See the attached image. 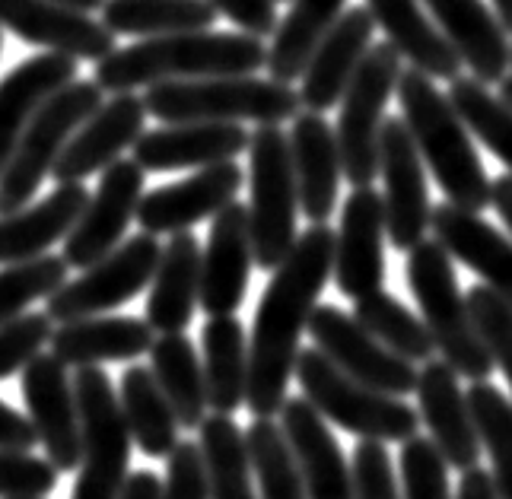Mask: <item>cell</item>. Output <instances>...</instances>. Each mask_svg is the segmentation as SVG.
<instances>
[{
	"label": "cell",
	"instance_id": "obj_14",
	"mask_svg": "<svg viewBox=\"0 0 512 499\" xmlns=\"http://www.w3.org/2000/svg\"><path fill=\"white\" fill-rule=\"evenodd\" d=\"M144 175L147 169L134 156L115 159L102 172L96 194H90L80 220L64 236V258L70 267L83 271L121 245L125 229L137 217V204L144 198Z\"/></svg>",
	"mask_w": 512,
	"mask_h": 499
},
{
	"label": "cell",
	"instance_id": "obj_50",
	"mask_svg": "<svg viewBox=\"0 0 512 499\" xmlns=\"http://www.w3.org/2000/svg\"><path fill=\"white\" fill-rule=\"evenodd\" d=\"M229 23H236L242 32H252L258 39L274 35L277 29V0H210Z\"/></svg>",
	"mask_w": 512,
	"mask_h": 499
},
{
	"label": "cell",
	"instance_id": "obj_10",
	"mask_svg": "<svg viewBox=\"0 0 512 499\" xmlns=\"http://www.w3.org/2000/svg\"><path fill=\"white\" fill-rule=\"evenodd\" d=\"M401 70V55L392 42L369 45L366 58L357 67V77L341 96L334 134H338L341 147L344 178L353 188L373 185V178L379 175V131L385 121V105L398 89Z\"/></svg>",
	"mask_w": 512,
	"mask_h": 499
},
{
	"label": "cell",
	"instance_id": "obj_12",
	"mask_svg": "<svg viewBox=\"0 0 512 499\" xmlns=\"http://www.w3.org/2000/svg\"><path fill=\"white\" fill-rule=\"evenodd\" d=\"M379 175L385 182V236L398 252H411L433 223L427 166L404 118H385L379 131Z\"/></svg>",
	"mask_w": 512,
	"mask_h": 499
},
{
	"label": "cell",
	"instance_id": "obj_40",
	"mask_svg": "<svg viewBox=\"0 0 512 499\" xmlns=\"http://www.w3.org/2000/svg\"><path fill=\"white\" fill-rule=\"evenodd\" d=\"M261 499H309L290 439L274 417H255L245 430Z\"/></svg>",
	"mask_w": 512,
	"mask_h": 499
},
{
	"label": "cell",
	"instance_id": "obj_31",
	"mask_svg": "<svg viewBox=\"0 0 512 499\" xmlns=\"http://www.w3.org/2000/svg\"><path fill=\"white\" fill-rule=\"evenodd\" d=\"M201 299V245L191 229L172 233L156 264L147 299V322L160 334L185 331Z\"/></svg>",
	"mask_w": 512,
	"mask_h": 499
},
{
	"label": "cell",
	"instance_id": "obj_32",
	"mask_svg": "<svg viewBox=\"0 0 512 499\" xmlns=\"http://www.w3.org/2000/svg\"><path fill=\"white\" fill-rule=\"evenodd\" d=\"M366 10L385 32V42H392L398 55L411 61V67L423 70L433 80L452 83L458 77L462 58L455 55L439 26L423 13L420 0H366Z\"/></svg>",
	"mask_w": 512,
	"mask_h": 499
},
{
	"label": "cell",
	"instance_id": "obj_13",
	"mask_svg": "<svg viewBox=\"0 0 512 499\" xmlns=\"http://www.w3.org/2000/svg\"><path fill=\"white\" fill-rule=\"evenodd\" d=\"M309 337L334 366H341L347 376L360 379L363 385L395 398L417 391L414 363L388 350L357 318L341 312L338 306H315L309 318Z\"/></svg>",
	"mask_w": 512,
	"mask_h": 499
},
{
	"label": "cell",
	"instance_id": "obj_4",
	"mask_svg": "<svg viewBox=\"0 0 512 499\" xmlns=\"http://www.w3.org/2000/svg\"><path fill=\"white\" fill-rule=\"evenodd\" d=\"M408 287L420 306L423 322H427L436 350L462 379L484 382L497 369L484 337L471 318L468 296L458 290L452 255L439 239H423L408 252L404 267Z\"/></svg>",
	"mask_w": 512,
	"mask_h": 499
},
{
	"label": "cell",
	"instance_id": "obj_7",
	"mask_svg": "<svg viewBox=\"0 0 512 499\" xmlns=\"http://www.w3.org/2000/svg\"><path fill=\"white\" fill-rule=\"evenodd\" d=\"M249 229L255 264L277 271L296 242V175L290 159V137L280 124H258L249 137Z\"/></svg>",
	"mask_w": 512,
	"mask_h": 499
},
{
	"label": "cell",
	"instance_id": "obj_17",
	"mask_svg": "<svg viewBox=\"0 0 512 499\" xmlns=\"http://www.w3.org/2000/svg\"><path fill=\"white\" fill-rule=\"evenodd\" d=\"M0 26L29 45L77 61H102L115 51V32L109 26L61 0H0Z\"/></svg>",
	"mask_w": 512,
	"mask_h": 499
},
{
	"label": "cell",
	"instance_id": "obj_49",
	"mask_svg": "<svg viewBox=\"0 0 512 499\" xmlns=\"http://www.w3.org/2000/svg\"><path fill=\"white\" fill-rule=\"evenodd\" d=\"M163 499H210L204 452L198 442H179L169 452Z\"/></svg>",
	"mask_w": 512,
	"mask_h": 499
},
{
	"label": "cell",
	"instance_id": "obj_56",
	"mask_svg": "<svg viewBox=\"0 0 512 499\" xmlns=\"http://www.w3.org/2000/svg\"><path fill=\"white\" fill-rule=\"evenodd\" d=\"M61 4H67V7H77V10H102V4L105 0H61Z\"/></svg>",
	"mask_w": 512,
	"mask_h": 499
},
{
	"label": "cell",
	"instance_id": "obj_2",
	"mask_svg": "<svg viewBox=\"0 0 512 499\" xmlns=\"http://www.w3.org/2000/svg\"><path fill=\"white\" fill-rule=\"evenodd\" d=\"M268 61V48L252 32H172L115 48L96 61V83L102 93H131L137 86L163 80L239 77L255 74Z\"/></svg>",
	"mask_w": 512,
	"mask_h": 499
},
{
	"label": "cell",
	"instance_id": "obj_48",
	"mask_svg": "<svg viewBox=\"0 0 512 499\" xmlns=\"http://www.w3.org/2000/svg\"><path fill=\"white\" fill-rule=\"evenodd\" d=\"M350 471H353V496L357 499H404L385 442L360 439L357 449H353Z\"/></svg>",
	"mask_w": 512,
	"mask_h": 499
},
{
	"label": "cell",
	"instance_id": "obj_36",
	"mask_svg": "<svg viewBox=\"0 0 512 499\" xmlns=\"http://www.w3.org/2000/svg\"><path fill=\"white\" fill-rule=\"evenodd\" d=\"M344 4L347 0H293L284 23H277L274 29V42L268 48V61H264L271 80L293 83L303 77L315 45L338 23Z\"/></svg>",
	"mask_w": 512,
	"mask_h": 499
},
{
	"label": "cell",
	"instance_id": "obj_42",
	"mask_svg": "<svg viewBox=\"0 0 512 499\" xmlns=\"http://www.w3.org/2000/svg\"><path fill=\"white\" fill-rule=\"evenodd\" d=\"M468 401L481 445L490 455V474L497 493L500 499H512V401L497 385H490V379L471 382Z\"/></svg>",
	"mask_w": 512,
	"mask_h": 499
},
{
	"label": "cell",
	"instance_id": "obj_23",
	"mask_svg": "<svg viewBox=\"0 0 512 499\" xmlns=\"http://www.w3.org/2000/svg\"><path fill=\"white\" fill-rule=\"evenodd\" d=\"M373 29V13L366 7H353L341 13L338 23L322 35L303 70V89H299V102L309 112H328L341 102L350 80L357 77L360 61L373 45Z\"/></svg>",
	"mask_w": 512,
	"mask_h": 499
},
{
	"label": "cell",
	"instance_id": "obj_37",
	"mask_svg": "<svg viewBox=\"0 0 512 499\" xmlns=\"http://www.w3.org/2000/svg\"><path fill=\"white\" fill-rule=\"evenodd\" d=\"M201 452L210 499H258L249 442L233 414H210L201 423Z\"/></svg>",
	"mask_w": 512,
	"mask_h": 499
},
{
	"label": "cell",
	"instance_id": "obj_34",
	"mask_svg": "<svg viewBox=\"0 0 512 499\" xmlns=\"http://www.w3.org/2000/svg\"><path fill=\"white\" fill-rule=\"evenodd\" d=\"M150 369L169 398L182 430H201L207 417V379L204 360L185 337V331L160 334L150 347Z\"/></svg>",
	"mask_w": 512,
	"mask_h": 499
},
{
	"label": "cell",
	"instance_id": "obj_1",
	"mask_svg": "<svg viewBox=\"0 0 512 499\" xmlns=\"http://www.w3.org/2000/svg\"><path fill=\"white\" fill-rule=\"evenodd\" d=\"M334 274V229L312 223L296 236L290 255L280 261L264 290L249 337V391L245 407L252 417H280L293 379L299 337L319 306L325 283Z\"/></svg>",
	"mask_w": 512,
	"mask_h": 499
},
{
	"label": "cell",
	"instance_id": "obj_51",
	"mask_svg": "<svg viewBox=\"0 0 512 499\" xmlns=\"http://www.w3.org/2000/svg\"><path fill=\"white\" fill-rule=\"evenodd\" d=\"M35 445H39V433H35L32 420L0 401V449L32 452Z\"/></svg>",
	"mask_w": 512,
	"mask_h": 499
},
{
	"label": "cell",
	"instance_id": "obj_45",
	"mask_svg": "<svg viewBox=\"0 0 512 499\" xmlns=\"http://www.w3.org/2000/svg\"><path fill=\"white\" fill-rule=\"evenodd\" d=\"M468 306L493 363H497V369L512 388V309L490 287H484V283L468 290Z\"/></svg>",
	"mask_w": 512,
	"mask_h": 499
},
{
	"label": "cell",
	"instance_id": "obj_47",
	"mask_svg": "<svg viewBox=\"0 0 512 499\" xmlns=\"http://www.w3.org/2000/svg\"><path fill=\"white\" fill-rule=\"evenodd\" d=\"M61 471L48 458H35L32 452L0 449V499H42L55 493Z\"/></svg>",
	"mask_w": 512,
	"mask_h": 499
},
{
	"label": "cell",
	"instance_id": "obj_30",
	"mask_svg": "<svg viewBox=\"0 0 512 499\" xmlns=\"http://www.w3.org/2000/svg\"><path fill=\"white\" fill-rule=\"evenodd\" d=\"M86 201H90V191L83 188V182H70L58 185L39 204L0 213V264L45 255L80 220Z\"/></svg>",
	"mask_w": 512,
	"mask_h": 499
},
{
	"label": "cell",
	"instance_id": "obj_26",
	"mask_svg": "<svg viewBox=\"0 0 512 499\" xmlns=\"http://www.w3.org/2000/svg\"><path fill=\"white\" fill-rule=\"evenodd\" d=\"M455 55L481 83H500L512 67L509 32L484 0H423Z\"/></svg>",
	"mask_w": 512,
	"mask_h": 499
},
{
	"label": "cell",
	"instance_id": "obj_6",
	"mask_svg": "<svg viewBox=\"0 0 512 499\" xmlns=\"http://www.w3.org/2000/svg\"><path fill=\"white\" fill-rule=\"evenodd\" d=\"M293 376L303 395L315 404V411L357 439H376L388 445L417 436L420 411L395 395H385V391L347 376L319 347L299 350Z\"/></svg>",
	"mask_w": 512,
	"mask_h": 499
},
{
	"label": "cell",
	"instance_id": "obj_9",
	"mask_svg": "<svg viewBox=\"0 0 512 499\" xmlns=\"http://www.w3.org/2000/svg\"><path fill=\"white\" fill-rule=\"evenodd\" d=\"M83 458L70 499H115L131 474V430L109 376L99 366H80L74 376Z\"/></svg>",
	"mask_w": 512,
	"mask_h": 499
},
{
	"label": "cell",
	"instance_id": "obj_29",
	"mask_svg": "<svg viewBox=\"0 0 512 499\" xmlns=\"http://www.w3.org/2000/svg\"><path fill=\"white\" fill-rule=\"evenodd\" d=\"M156 331L147 318L128 315H90L61 322L51 334V353L67 366H99V363H121L137 360L150 353Z\"/></svg>",
	"mask_w": 512,
	"mask_h": 499
},
{
	"label": "cell",
	"instance_id": "obj_35",
	"mask_svg": "<svg viewBox=\"0 0 512 499\" xmlns=\"http://www.w3.org/2000/svg\"><path fill=\"white\" fill-rule=\"evenodd\" d=\"M121 411H125L131 439L137 449L150 458H169V452L179 445V417H175L169 398L163 395L150 366H128L121 376L118 391Z\"/></svg>",
	"mask_w": 512,
	"mask_h": 499
},
{
	"label": "cell",
	"instance_id": "obj_27",
	"mask_svg": "<svg viewBox=\"0 0 512 499\" xmlns=\"http://www.w3.org/2000/svg\"><path fill=\"white\" fill-rule=\"evenodd\" d=\"M430 226L446 252L478 274L484 287H490L512 309V239L478 217V210H465L452 201L433 207Z\"/></svg>",
	"mask_w": 512,
	"mask_h": 499
},
{
	"label": "cell",
	"instance_id": "obj_8",
	"mask_svg": "<svg viewBox=\"0 0 512 499\" xmlns=\"http://www.w3.org/2000/svg\"><path fill=\"white\" fill-rule=\"evenodd\" d=\"M102 102V86L96 80H74L35 112L10 163L0 172V213H13L32 201L45 175L55 169L67 140Z\"/></svg>",
	"mask_w": 512,
	"mask_h": 499
},
{
	"label": "cell",
	"instance_id": "obj_11",
	"mask_svg": "<svg viewBox=\"0 0 512 499\" xmlns=\"http://www.w3.org/2000/svg\"><path fill=\"white\" fill-rule=\"evenodd\" d=\"M160 255L163 245L156 242L153 233L131 236L96 264L83 267L77 280H70L58 293H51L45 306L48 318L61 325L74 322V318H90L125 306V302H131L153 283Z\"/></svg>",
	"mask_w": 512,
	"mask_h": 499
},
{
	"label": "cell",
	"instance_id": "obj_54",
	"mask_svg": "<svg viewBox=\"0 0 512 499\" xmlns=\"http://www.w3.org/2000/svg\"><path fill=\"white\" fill-rule=\"evenodd\" d=\"M490 207L500 213V220L506 223L512 236V175L509 172L490 182Z\"/></svg>",
	"mask_w": 512,
	"mask_h": 499
},
{
	"label": "cell",
	"instance_id": "obj_21",
	"mask_svg": "<svg viewBox=\"0 0 512 499\" xmlns=\"http://www.w3.org/2000/svg\"><path fill=\"white\" fill-rule=\"evenodd\" d=\"M245 182V172L236 166V159H226L217 166H204L179 185H166L144 194L137 204V223L144 233L163 236V233H182L194 223H201L236 201V194Z\"/></svg>",
	"mask_w": 512,
	"mask_h": 499
},
{
	"label": "cell",
	"instance_id": "obj_58",
	"mask_svg": "<svg viewBox=\"0 0 512 499\" xmlns=\"http://www.w3.org/2000/svg\"><path fill=\"white\" fill-rule=\"evenodd\" d=\"M0 29H4V26H0ZM0 42H4V32H0Z\"/></svg>",
	"mask_w": 512,
	"mask_h": 499
},
{
	"label": "cell",
	"instance_id": "obj_46",
	"mask_svg": "<svg viewBox=\"0 0 512 499\" xmlns=\"http://www.w3.org/2000/svg\"><path fill=\"white\" fill-rule=\"evenodd\" d=\"M51 318L48 312H23L13 322L0 325V382L23 372L32 356H39L45 344H51Z\"/></svg>",
	"mask_w": 512,
	"mask_h": 499
},
{
	"label": "cell",
	"instance_id": "obj_39",
	"mask_svg": "<svg viewBox=\"0 0 512 499\" xmlns=\"http://www.w3.org/2000/svg\"><path fill=\"white\" fill-rule=\"evenodd\" d=\"M353 318H357L376 341H382L388 350L404 356V360H411V363L433 360L436 344H433V334H430L427 322L417 318L392 293L376 290V293L353 299Z\"/></svg>",
	"mask_w": 512,
	"mask_h": 499
},
{
	"label": "cell",
	"instance_id": "obj_22",
	"mask_svg": "<svg viewBox=\"0 0 512 499\" xmlns=\"http://www.w3.org/2000/svg\"><path fill=\"white\" fill-rule=\"evenodd\" d=\"M249 131L242 121H185L144 131L131 147V156L147 172L204 169L249 150Z\"/></svg>",
	"mask_w": 512,
	"mask_h": 499
},
{
	"label": "cell",
	"instance_id": "obj_52",
	"mask_svg": "<svg viewBox=\"0 0 512 499\" xmlns=\"http://www.w3.org/2000/svg\"><path fill=\"white\" fill-rule=\"evenodd\" d=\"M455 499H500L497 484H493V474L478 465L462 471V484H458Z\"/></svg>",
	"mask_w": 512,
	"mask_h": 499
},
{
	"label": "cell",
	"instance_id": "obj_19",
	"mask_svg": "<svg viewBox=\"0 0 512 499\" xmlns=\"http://www.w3.org/2000/svg\"><path fill=\"white\" fill-rule=\"evenodd\" d=\"M255 264L249 207L229 201L207 233V248H201V299L198 306L207 315H236L249 290V274Z\"/></svg>",
	"mask_w": 512,
	"mask_h": 499
},
{
	"label": "cell",
	"instance_id": "obj_20",
	"mask_svg": "<svg viewBox=\"0 0 512 499\" xmlns=\"http://www.w3.org/2000/svg\"><path fill=\"white\" fill-rule=\"evenodd\" d=\"M417 404L420 420L427 423L430 439L443 452L449 468L468 471L481 465V436L471 414L468 391H462V376L446 360H427L417 372Z\"/></svg>",
	"mask_w": 512,
	"mask_h": 499
},
{
	"label": "cell",
	"instance_id": "obj_18",
	"mask_svg": "<svg viewBox=\"0 0 512 499\" xmlns=\"http://www.w3.org/2000/svg\"><path fill=\"white\" fill-rule=\"evenodd\" d=\"M334 283L350 299L385 283V204L373 188H353L334 233Z\"/></svg>",
	"mask_w": 512,
	"mask_h": 499
},
{
	"label": "cell",
	"instance_id": "obj_3",
	"mask_svg": "<svg viewBox=\"0 0 512 499\" xmlns=\"http://www.w3.org/2000/svg\"><path fill=\"white\" fill-rule=\"evenodd\" d=\"M395 96L401 102V118L423 156V166L433 172L446 198L478 213L490 207V178L471 144L468 124L458 115L449 93H439L433 77L423 70L408 67L401 70Z\"/></svg>",
	"mask_w": 512,
	"mask_h": 499
},
{
	"label": "cell",
	"instance_id": "obj_24",
	"mask_svg": "<svg viewBox=\"0 0 512 499\" xmlns=\"http://www.w3.org/2000/svg\"><path fill=\"white\" fill-rule=\"evenodd\" d=\"M290 159L296 175L299 210L309 223H328L338 207V185L344 175L338 134L322 112H299L290 128Z\"/></svg>",
	"mask_w": 512,
	"mask_h": 499
},
{
	"label": "cell",
	"instance_id": "obj_59",
	"mask_svg": "<svg viewBox=\"0 0 512 499\" xmlns=\"http://www.w3.org/2000/svg\"><path fill=\"white\" fill-rule=\"evenodd\" d=\"M26 499H35V496H26ZM42 499H45V496H42Z\"/></svg>",
	"mask_w": 512,
	"mask_h": 499
},
{
	"label": "cell",
	"instance_id": "obj_43",
	"mask_svg": "<svg viewBox=\"0 0 512 499\" xmlns=\"http://www.w3.org/2000/svg\"><path fill=\"white\" fill-rule=\"evenodd\" d=\"M70 274L64 255H35L26 261L4 264L0 271V325L20 318L35 299H48L58 293Z\"/></svg>",
	"mask_w": 512,
	"mask_h": 499
},
{
	"label": "cell",
	"instance_id": "obj_25",
	"mask_svg": "<svg viewBox=\"0 0 512 499\" xmlns=\"http://www.w3.org/2000/svg\"><path fill=\"white\" fill-rule=\"evenodd\" d=\"M280 426L290 439L309 499H357L353 496V471L341 445L334 442L328 420L315 411L306 395L284 401Z\"/></svg>",
	"mask_w": 512,
	"mask_h": 499
},
{
	"label": "cell",
	"instance_id": "obj_15",
	"mask_svg": "<svg viewBox=\"0 0 512 499\" xmlns=\"http://www.w3.org/2000/svg\"><path fill=\"white\" fill-rule=\"evenodd\" d=\"M67 363L55 353L32 356L23 369V401L29 420L45 445V458L61 474L77 471L83 458L80 411L74 395V379L67 376Z\"/></svg>",
	"mask_w": 512,
	"mask_h": 499
},
{
	"label": "cell",
	"instance_id": "obj_38",
	"mask_svg": "<svg viewBox=\"0 0 512 499\" xmlns=\"http://www.w3.org/2000/svg\"><path fill=\"white\" fill-rule=\"evenodd\" d=\"M217 7L210 0H105L102 23L115 35H172L198 32L217 23Z\"/></svg>",
	"mask_w": 512,
	"mask_h": 499
},
{
	"label": "cell",
	"instance_id": "obj_53",
	"mask_svg": "<svg viewBox=\"0 0 512 499\" xmlns=\"http://www.w3.org/2000/svg\"><path fill=\"white\" fill-rule=\"evenodd\" d=\"M166 484L153 471H134L128 474L125 487L118 490L115 499H163Z\"/></svg>",
	"mask_w": 512,
	"mask_h": 499
},
{
	"label": "cell",
	"instance_id": "obj_28",
	"mask_svg": "<svg viewBox=\"0 0 512 499\" xmlns=\"http://www.w3.org/2000/svg\"><path fill=\"white\" fill-rule=\"evenodd\" d=\"M77 80V58L45 51L23 64H16L0 80V172L10 163V156L20 144L26 124L35 118L42 105Z\"/></svg>",
	"mask_w": 512,
	"mask_h": 499
},
{
	"label": "cell",
	"instance_id": "obj_16",
	"mask_svg": "<svg viewBox=\"0 0 512 499\" xmlns=\"http://www.w3.org/2000/svg\"><path fill=\"white\" fill-rule=\"evenodd\" d=\"M144 121V96H134V89L131 93H112V99H105L67 140L55 169H51L55 182L70 185L105 172L115 159H121V153L137 144V137L144 134Z\"/></svg>",
	"mask_w": 512,
	"mask_h": 499
},
{
	"label": "cell",
	"instance_id": "obj_55",
	"mask_svg": "<svg viewBox=\"0 0 512 499\" xmlns=\"http://www.w3.org/2000/svg\"><path fill=\"white\" fill-rule=\"evenodd\" d=\"M493 10H497L500 23H503L506 32L512 35V0H493Z\"/></svg>",
	"mask_w": 512,
	"mask_h": 499
},
{
	"label": "cell",
	"instance_id": "obj_57",
	"mask_svg": "<svg viewBox=\"0 0 512 499\" xmlns=\"http://www.w3.org/2000/svg\"><path fill=\"white\" fill-rule=\"evenodd\" d=\"M500 96L512 105V74H506V77L500 80Z\"/></svg>",
	"mask_w": 512,
	"mask_h": 499
},
{
	"label": "cell",
	"instance_id": "obj_5",
	"mask_svg": "<svg viewBox=\"0 0 512 499\" xmlns=\"http://www.w3.org/2000/svg\"><path fill=\"white\" fill-rule=\"evenodd\" d=\"M147 115L163 124L185 121H255L280 124L299 115V93L290 83L239 77H201V80H163L144 96Z\"/></svg>",
	"mask_w": 512,
	"mask_h": 499
},
{
	"label": "cell",
	"instance_id": "obj_33",
	"mask_svg": "<svg viewBox=\"0 0 512 499\" xmlns=\"http://www.w3.org/2000/svg\"><path fill=\"white\" fill-rule=\"evenodd\" d=\"M207 404L214 414H236L249 391V337L236 315H210L201 328Z\"/></svg>",
	"mask_w": 512,
	"mask_h": 499
},
{
	"label": "cell",
	"instance_id": "obj_44",
	"mask_svg": "<svg viewBox=\"0 0 512 499\" xmlns=\"http://www.w3.org/2000/svg\"><path fill=\"white\" fill-rule=\"evenodd\" d=\"M401 493L404 499H455L449 490V461L427 436L401 442Z\"/></svg>",
	"mask_w": 512,
	"mask_h": 499
},
{
	"label": "cell",
	"instance_id": "obj_41",
	"mask_svg": "<svg viewBox=\"0 0 512 499\" xmlns=\"http://www.w3.org/2000/svg\"><path fill=\"white\" fill-rule=\"evenodd\" d=\"M449 99L468 124V131L500 159L512 175V105L490 93V86L478 77H455Z\"/></svg>",
	"mask_w": 512,
	"mask_h": 499
}]
</instances>
